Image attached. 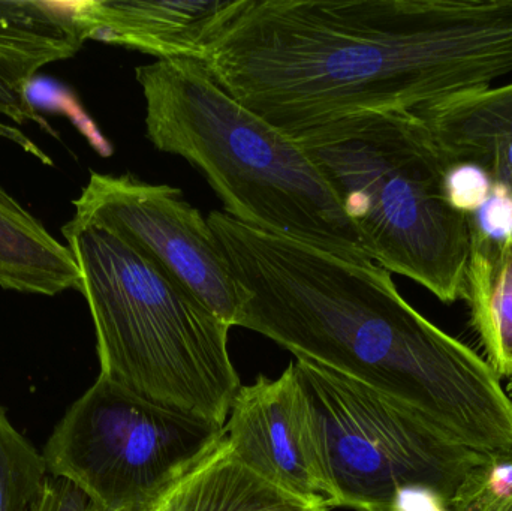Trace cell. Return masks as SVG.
Instances as JSON below:
<instances>
[{"label":"cell","instance_id":"obj_1","mask_svg":"<svg viewBox=\"0 0 512 511\" xmlns=\"http://www.w3.org/2000/svg\"><path fill=\"white\" fill-rule=\"evenodd\" d=\"M201 62L288 137L512 72V0H236Z\"/></svg>","mask_w":512,"mask_h":511},{"label":"cell","instance_id":"obj_2","mask_svg":"<svg viewBox=\"0 0 512 511\" xmlns=\"http://www.w3.org/2000/svg\"><path fill=\"white\" fill-rule=\"evenodd\" d=\"M239 296L236 327L360 381L489 458L512 456V399L487 359L427 320L378 264L207 216Z\"/></svg>","mask_w":512,"mask_h":511},{"label":"cell","instance_id":"obj_3","mask_svg":"<svg viewBox=\"0 0 512 511\" xmlns=\"http://www.w3.org/2000/svg\"><path fill=\"white\" fill-rule=\"evenodd\" d=\"M135 75L150 143L194 165L225 215L352 263H373L303 147L225 92L201 60H156Z\"/></svg>","mask_w":512,"mask_h":511},{"label":"cell","instance_id":"obj_4","mask_svg":"<svg viewBox=\"0 0 512 511\" xmlns=\"http://www.w3.org/2000/svg\"><path fill=\"white\" fill-rule=\"evenodd\" d=\"M62 234L80 267L101 375L225 426L243 387L228 350L231 327L114 231L71 219Z\"/></svg>","mask_w":512,"mask_h":511},{"label":"cell","instance_id":"obj_5","mask_svg":"<svg viewBox=\"0 0 512 511\" xmlns=\"http://www.w3.org/2000/svg\"><path fill=\"white\" fill-rule=\"evenodd\" d=\"M295 141L333 189L373 263L441 302L465 299L469 215L451 197L453 165L417 114H363Z\"/></svg>","mask_w":512,"mask_h":511},{"label":"cell","instance_id":"obj_6","mask_svg":"<svg viewBox=\"0 0 512 511\" xmlns=\"http://www.w3.org/2000/svg\"><path fill=\"white\" fill-rule=\"evenodd\" d=\"M225 440V426L153 404L99 375L42 456L104 511L150 509Z\"/></svg>","mask_w":512,"mask_h":511},{"label":"cell","instance_id":"obj_7","mask_svg":"<svg viewBox=\"0 0 512 511\" xmlns=\"http://www.w3.org/2000/svg\"><path fill=\"white\" fill-rule=\"evenodd\" d=\"M294 368L321 435L334 509L388 511L406 488L430 489L448 503L490 459L360 381L307 359Z\"/></svg>","mask_w":512,"mask_h":511},{"label":"cell","instance_id":"obj_8","mask_svg":"<svg viewBox=\"0 0 512 511\" xmlns=\"http://www.w3.org/2000/svg\"><path fill=\"white\" fill-rule=\"evenodd\" d=\"M74 206V221L119 234L236 327L239 296L230 267L209 221L179 188L92 171Z\"/></svg>","mask_w":512,"mask_h":511},{"label":"cell","instance_id":"obj_9","mask_svg":"<svg viewBox=\"0 0 512 511\" xmlns=\"http://www.w3.org/2000/svg\"><path fill=\"white\" fill-rule=\"evenodd\" d=\"M234 458L274 488L334 509L318 425L294 363L276 380L240 389L225 423Z\"/></svg>","mask_w":512,"mask_h":511},{"label":"cell","instance_id":"obj_10","mask_svg":"<svg viewBox=\"0 0 512 511\" xmlns=\"http://www.w3.org/2000/svg\"><path fill=\"white\" fill-rule=\"evenodd\" d=\"M236 0H87L72 2L84 36L158 60H203Z\"/></svg>","mask_w":512,"mask_h":511},{"label":"cell","instance_id":"obj_11","mask_svg":"<svg viewBox=\"0 0 512 511\" xmlns=\"http://www.w3.org/2000/svg\"><path fill=\"white\" fill-rule=\"evenodd\" d=\"M417 116L453 168H475L512 198V83L450 96Z\"/></svg>","mask_w":512,"mask_h":511},{"label":"cell","instance_id":"obj_12","mask_svg":"<svg viewBox=\"0 0 512 511\" xmlns=\"http://www.w3.org/2000/svg\"><path fill=\"white\" fill-rule=\"evenodd\" d=\"M0 288L57 296L81 290V272L68 245L48 233L0 186Z\"/></svg>","mask_w":512,"mask_h":511},{"label":"cell","instance_id":"obj_13","mask_svg":"<svg viewBox=\"0 0 512 511\" xmlns=\"http://www.w3.org/2000/svg\"><path fill=\"white\" fill-rule=\"evenodd\" d=\"M466 296L472 324L480 336L487 362L499 377L512 380V275L505 266V245L512 231L469 216Z\"/></svg>","mask_w":512,"mask_h":511},{"label":"cell","instance_id":"obj_14","mask_svg":"<svg viewBox=\"0 0 512 511\" xmlns=\"http://www.w3.org/2000/svg\"><path fill=\"white\" fill-rule=\"evenodd\" d=\"M167 511H330L274 488L234 458L222 441L168 491Z\"/></svg>","mask_w":512,"mask_h":511},{"label":"cell","instance_id":"obj_15","mask_svg":"<svg viewBox=\"0 0 512 511\" xmlns=\"http://www.w3.org/2000/svg\"><path fill=\"white\" fill-rule=\"evenodd\" d=\"M48 471L44 456L0 407V511H32Z\"/></svg>","mask_w":512,"mask_h":511},{"label":"cell","instance_id":"obj_16","mask_svg":"<svg viewBox=\"0 0 512 511\" xmlns=\"http://www.w3.org/2000/svg\"><path fill=\"white\" fill-rule=\"evenodd\" d=\"M448 511H512V456L475 468L447 503Z\"/></svg>","mask_w":512,"mask_h":511},{"label":"cell","instance_id":"obj_17","mask_svg":"<svg viewBox=\"0 0 512 511\" xmlns=\"http://www.w3.org/2000/svg\"><path fill=\"white\" fill-rule=\"evenodd\" d=\"M27 98L36 110H38V107H45L48 110L62 111V113L68 114L74 120L75 125L86 134V137L89 138L90 143L96 147L98 152H101L102 155H108L111 152L107 141L96 131L95 126L90 122L89 117L84 114L83 108L78 105L74 96L59 83L35 77L32 83L27 86Z\"/></svg>","mask_w":512,"mask_h":511},{"label":"cell","instance_id":"obj_18","mask_svg":"<svg viewBox=\"0 0 512 511\" xmlns=\"http://www.w3.org/2000/svg\"><path fill=\"white\" fill-rule=\"evenodd\" d=\"M30 83L32 81L26 80L17 69L0 59V114L15 123H35L51 137L59 138L56 129L30 104L27 98V86Z\"/></svg>","mask_w":512,"mask_h":511},{"label":"cell","instance_id":"obj_19","mask_svg":"<svg viewBox=\"0 0 512 511\" xmlns=\"http://www.w3.org/2000/svg\"><path fill=\"white\" fill-rule=\"evenodd\" d=\"M32 511H104L68 480L48 474Z\"/></svg>","mask_w":512,"mask_h":511},{"label":"cell","instance_id":"obj_20","mask_svg":"<svg viewBox=\"0 0 512 511\" xmlns=\"http://www.w3.org/2000/svg\"><path fill=\"white\" fill-rule=\"evenodd\" d=\"M0 137L6 138V140L12 141V143L20 146L24 152L29 153V155L35 156L38 161H41L42 164L45 165H54V162L51 161L50 156L44 152V150L39 149L32 140H30L27 135H24L20 129L12 128V126L6 125V123L0 122Z\"/></svg>","mask_w":512,"mask_h":511},{"label":"cell","instance_id":"obj_21","mask_svg":"<svg viewBox=\"0 0 512 511\" xmlns=\"http://www.w3.org/2000/svg\"><path fill=\"white\" fill-rule=\"evenodd\" d=\"M505 266H507L508 272L512 275V234L508 239L507 245H505Z\"/></svg>","mask_w":512,"mask_h":511},{"label":"cell","instance_id":"obj_22","mask_svg":"<svg viewBox=\"0 0 512 511\" xmlns=\"http://www.w3.org/2000/svg\"><path fill=\"white\" fill-rule=\"evenodd\" d=\"M171 488H173V486H171ZM167 495L168 491L165 492L158 501H156L155 506H153L150 511H167Z\"/></svg>","mask_w":512,"mask_h":511},{"label":"cell","instance_id":"obj_23","mask_svg":"<svg viewBox=\"0 0 512 511\" xmlns=\"http://www.w3.org/2000/svg\"><path fill=\"white\" fill-rule=\"evenodd\" d=\"M508 390H510V392H508V395H510L512 399V380H510V384H508Z\"/></svg>","mask_w":512,"mask_h":511},{"label":"cell","instance_id":"obj_24","mask_svg":"<svg viewBox=\"0 0 512 511\" xmlns=\"http://www.w3.org/2000/svg\"><path fill=\"white\" fill-rule=\"evenodd\" d=\"M153 506H155V504H153ZM152 507H150V509H147V510H144V511H150V510H152Z\"/></svg>","mask_w":512,"mask_h":511}]
</instances>
